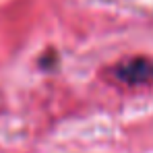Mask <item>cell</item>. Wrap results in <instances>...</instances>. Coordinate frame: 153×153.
Masks as SVG:
<instances>
[{"instance_id":"6da1fadb","label":"cell","mask_w":153,"mask_h":153,"mask_svg":"<svg viewBox=\"0 0 153 153\" xmlns=\"http://www.w3.org/2000/svg\"><path fill=\"white\" fill-rule=\"evenodd\" d=\"M116 75L128 85H143L153 79V64L145 58H132L118 66Z\"/></svg>"}]
</instances>
